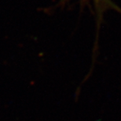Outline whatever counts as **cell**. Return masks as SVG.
<instances>
[{"label": "cell", "mask_w": 121, "mask_h": 121, "mask_svg": "<svg viewBox=\"0 0 121 121\" xmlns=\"http://www.w3.org/2000/svg\"><path fill=\"white\" fill-rule=\"evenodd\" d=\"M100 1H103V0H96V2H97V3H99Z\"/></svg>", "instance_id": "obj_1"}]
</instances>
